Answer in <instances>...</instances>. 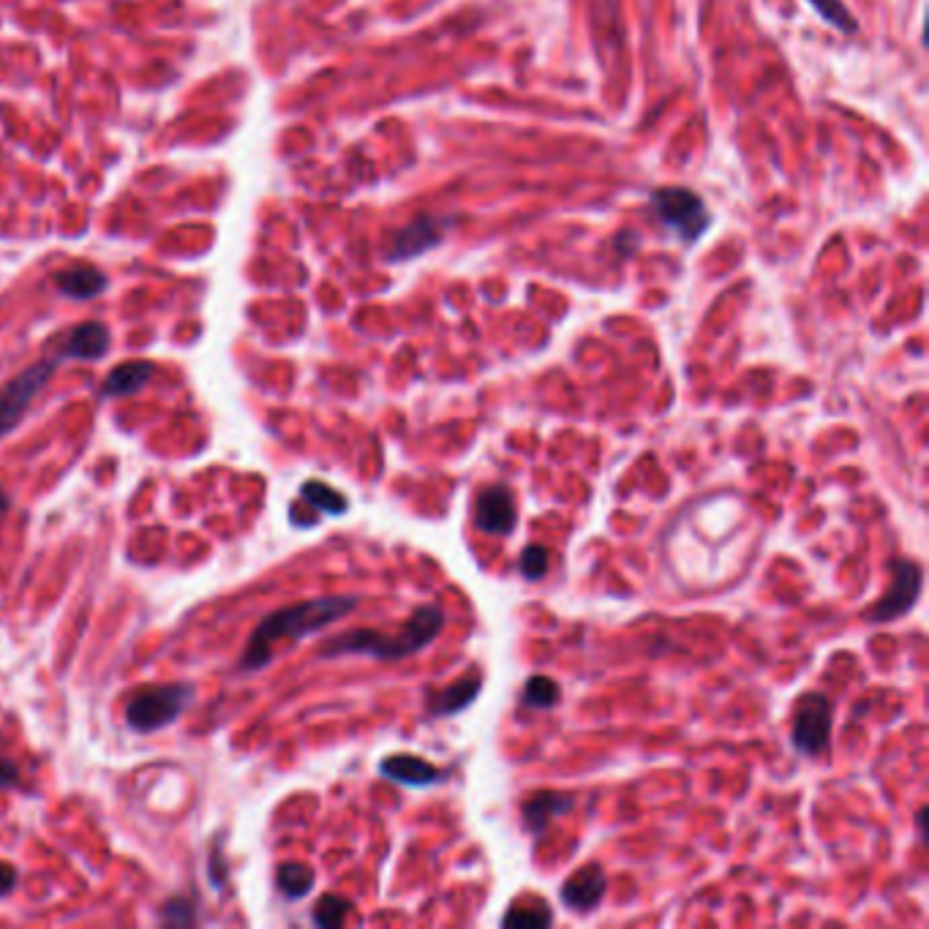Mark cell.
Returning a JSON list of instances; mask_svg holds the SVG:
<instances>
[{
  "label": "cell",
  "instance_id": "21",
  "mask_svg": "<svg viewBox=\"0 0 929 929\" xmlns=\"http://www.w3.org/2000/svg\"><path fill=\"white\" fill-rule=\"evenodd\" d=\"M553 913L546 902H537V905H513L502 918V927L508 929H542L551 927Z\"/></svg>",
  "mask_w": 929,
  "mask_h": 929
},
{
  "label": "cell",
  "instance_id": "9",
  "mask_svg": "<svg viewBox=\"0 0 929 929\" xmlns=\"http://www.w3.org/2000/svg\"><path fill=\"white\" fill-rule=\"evenodd\" d=\"M475 526L486 535L493 537H510L518 524L515 515V497L508 486L497 482V486H486L477 491L475 497Z\"/></svg>",
  "mask_w": 929,
  "mask_h": 929
},
{
  "label": "cell",
  "instance_id": "25",
  "mask_svg": "<svg viewBox=\"0 0 929 929\" xmlns=\"http://www.w3.org/2000/svg\"><path fill=\"white\" fill-rule=\"evenodd\" d=\"M159 921L164 927H192L197 921V913H194V902L186 896H172L170 902H164L159 913Z\"/></svg>",
  "mask_w": 929,
  "mask_h": 929
},
{
  "label": "cell",
  "instance_id": "19",
  "mask_svg": "<svg viewBox=\"0 0 929 929\" xmlns=\"http://www.w3.org/2000/svg\"><path fill=\"white\" fill-rule=\"evenodd\" d=\"M301 497L311 504L314 510L328 515H344L350 510V499L341 491H335L333 486L322 480H308L301 486Z\"/></svg>",
  "mask_w": 929,
  "mask_h": 929
},
{
  "label": "cell",
  "instance_id": "5",
  "mask_svg": "<svg viewBox=\"0 0 929 929\" xmlns=\"http://www.w3.org/2000/svg\"><path fill=\"white\" fill-rule=\"evenodd\" d=\"M649 205L655 219L684 243L700 241L711 224V216L706 210L704 199L684 186L657 188V192H651Z\"/></svg>",
  "mask_w": 929,
  "mask_h": 929
},
{
  "label": "cell",
  "instance_id": "23",
  "mask_svg": "<svg viewBox=\"0 0 929 929\" xmlns=\"http://www.w3.org/2000/svg\"><path fill=\"white\" fill-rule=\"evenodd\" d=\"M548 567H551V553H548L546 546L531 542V546H526L524 551H521L518 573L524 575L526 580H542L548 575Z\"/></svg>",
  "mask_w": 929,
  "mask_h": 929
},
{
  "label": "cell",
  "instance_id": "7",
  "mask_svg": "<svg viewBox=\"0 0 929 929\" xmlns=\"http://www.w3.org/2000/svg\"><path fill=\"white\" fill-rule=\"evenodd\" d=\"M921 564L913 562V559H896V562H891V584L889 589L878 597V602L867 611V622L891 624L896 622V619H902L907 611H913L916 600L921 597Z\"/></svg>",
  "mask_w": 929,
  "mask_h": 929
},
{
  "label": "cell",
  "instance_id": "16",
  "mask_svg": "<svg viewBox=\"0 0 929 929\" xmlns=\"http://www.w3.org/2000/svg\"><path fill=\"white\" fill-rule=\"evenodd\" d=\"M154 374H156V366L150 360L121 363V366L112 368L110 377L105 379L101 395H105V399H126V395L139 393V390L150 382Z\"/></svg>",
  "mask_w": 929,
  "mask_h": 929
},
{
  "label": "cell",
  "instance_id": "1",
  "mask_svg": "<svg viewBox=\"0 0 929 929\" xmlns=\"http://www.w3.org/2000/svg\"><path fill=\"white\" fill-rule=\"evenodd\" d=\"M760 518L736 491L709 493L687 504L662 537L665 570L689 595L736 584L760 546Z\"/></svg>",
  "mask_w": 929,
  "mask_h": 929
},
{
  "label": "cell",
  "instance_id": "24",
  "mask_svg": "<svg viewBox=\"0 0 929 929\" xmlns=\"http://www.w3.org/2000/svg\"><path fill=\"white\" fill-rule=\"evenodd\" d=\"M809 3H812L815 12H818L829 25L845 30V34H856V17L847 12L842 0H809Z\"/></svg>",
  "mask_w": 929,
  "mask_h": 929
},
{
  "label": "cell",
  "instance_id": "2",
  "mask_svg": "<svg viewBox=\"0 0 929 929\" xmlns=\"http://www.w3.org/2000/svg\"><path fill=\"white\" fill-rule=\"evenodd\" d=\"M360 606L357 597H319V600L297 602V606L279 608L270 616L257 624V629L248 638L246 651H243L241 668L243 671H259L273 662L279 644H297L308 635L319 633L328 624L350 616Z\"/></svg>",
  "mask_w": 929,
  "mask_h": 929
},
{
  "label": "cell",
  "instance_id": "26",
  "mask_svg": "<svg viewBox=\"0 0 929 929\" xmlns=\"http://www.w3.org/2000/svg\"><path fill=\"white\" fill-rule=\"evenodd\" d=\"M20 780V769L14 760H9L7 755H0V785L3 787H14Z\"/></svg>",
  "mask_w": 929,
  "mask_h": 929
},
{
  "label": "cell",
  "instance_id": "13",
  "mask_svg": "<svg viewBox=\"0 0 929 929\" xmlns=\"http://www.w3.org/2000/svg\"><path fill=\"white\" fill-rule=\"evenodd\" d=\"M379 774L384 780L401 782V785L410 787H426L433 782H442L448 777V771L439 769V766L428 763V760L417 758V755H390L379 763Z\"/></svg>",
  "mask_w": 929,
  "mask_h": 929
},
{
  "label": "cell",
  "instance_id": "3",
  "mask_svg": "<svg viewBox=\"0 0 929 929\" xmlns=\"http://www.w3.org/2000/svg\"><path fill=\"white\" fill-rule=\"evenodd\" d=\"M444 629V611L433 602L420 606L395 633L384 629H346V633L333 635L322 644L319 657L333 660V657H371L379 662H399L406 657L417 655L426 646H431Z\"/></svg>",
  "mask_w": 929,
  "mask_h": 929
},
{
  "label": "cell",
  "instance_id": "20",
  "mask_svg": "<svg viewBox=\"0 0 929 929\" xmlns=\"http://www.w3.org/2000/svg\"><path fill=\"white\" fill-rule=\"evenodd\" d=\"M559 698H562V689H559V684L553 682L551 676H542V673L531 676L529 682L524 684V693H521V704L529 706V709H537V711L553 709V706L559 704Z\"/></svg>",
  "mask_w": 929,
  "mask_h": 929
},
{
  "label": "cell",
  "instance_id": "4",
  "mask_svg": "<svg viewBox=\"0 0 929 929\" xmlns=\"http://www.w3.org/2000/svg\"><path fill=\"white\" fill-rule=\"evenodd\" d=\"M197 698L194 684H156L143 687L126 706V725L134 733H154L170 728Z\"/></svg>",
  "mask_w": 929,
  "mask_h": 929
},
{
  "label": "cell",
  "instance_id": "22",
  "mask_svg": "<svg viewBox=\"0 0 929 929\" xmlns=\"http://www.w3.org/2000/svg\"><path fill=\"white\" fill-rule=\"evenodd\" d=\"M350 913H352V902L346 900V896L325 894L322 900L317 902V907H314V924L325 929H335L350 918Z\"/></svg>",
  "mask_w": 929,
  "mask_h": 929
},
{
  "label": "cell",
  "instance_id": "12",
  "mask_svg": "<svg viewBox=\"0 0 929 929\" xmlns=\"http://www.w3.org/2000/svg\"><path fill=\"white\" fill-rule=\"evenodd\" d=\"M573 807H575L573 793L537 791L524 798V804H521V818H524L526 831H531V834H542V831L551 826L553 818L570 812Z\"/></svg>",
  "mask_w": 929,
  "mask_h": 929
},
{
  "label": "cell",
  "instance_id": "17",
  "mask_svg": "<svg viewBox=\"0 0 929 929\" xmlns=\"http://www.w3.org/2000/svg\"><path fill=\"white\" fill-rule=\"evenodd\" d=\"M56 284L63 295L74 301H90L107 290V276L94 265H72L66 270H58Z\"/></svg>",
  "mask_w": 929,
  "mask_h": 929
},
{
  "label": "cell",
  "instance_id": "14",
  "mask_svg": "<svg viewBox=\"0 0 929 929\" xmlns=\"http://www.w3.org/2000/svg\"><path fill=\"white\" fill-rule=\"evenodd\" d=\"M442 241V227L433 219H417L412 224H406L399 235L393 237V246H390L388 259L390 262H404V259H415L420 254H426L428 248H433Z\"/></svg>",
  "mask_w": 929,
  "mask_h": 929
},
{
  "label": "cell",
  "instance_id": "6",
  "mask_svg": "<svg viewBox=\"0 0 929 929\" xmlns=\"http://www.w3.org/2000/svg\"><path fill=\"white\" fill-rule=\"evenodd\" d=\"M831 725H834V706H831L829 695L804 693L793 706V725H791V744L798 755L804 758H818L829 749L831 742Z\"/></svg>",
  "mask_w": 929,
  "mask_h": 929
},
{
  "label": "cell",
  "instance_id": "15",
  "mask_svg": "<svg viewBox=\"0 0 929 929\" xmlns=\"http://www.w3.org/2000/svg\"><path fill=\"white\" fill-rule=\"evenodd\" d=\"M112 335L107 325L101 322H85L69 333L66 346H63L61 357H72V360H101L110 352Z\"/></svg>",
  "mask_w": 929,
  "mask_h": 929
},
{
  "label": "cell",
  "instance_id": "27",
  "mask_svg": "<svg viewBox=\"0 0 929 929\" xmlns=\"http://www.w3.org/2000/svg\"><path fill=\"white\" fill-rule=\"evenodd\" d=\"M17 880H20V872L12 867V864H0V896L12 894Z\"/></svg>",
  "mask_w": 929,
  "mask_h": 929
},
{
  "label": "cell",
  "instance_id": "18",
  "mask_svg": "<svg viewBox=\"0 0 929 929\" xmlns=\"http://www.w3.org/2000/svg\"><path fill=\"white\" fill-rule=\"evenodd\" d=\"M314 883H317V875L306 864L286 861L276 869V885L286 900H303V896L311 894Z\"/></svg>",
  "mask_w": 929,
  "mask_h": 929
},
{
  "label": "cell",
  "instance_id": "8",
  "mask_svg": "<svg viewBox=\"0 0 929 929\" xmlns=\"http://www.w3.org/2000/svg\"><path fill=\"white\" fill-rule=\"evenodd\" d=\"M56 368L58 360H39L3 384V390H0V439L20 426L28 406L34 404L36 395H39L52 379Z\"/></svg>",
  "mask_w": 929,
  "mask_h": 929
},
{
  "label": "cell",
  "instance_id": "11",
  "mask_svg": "<svg viewBox=\"0 0 929 929\" xmlns=\"http://www.w3.org/2000/svg\"><path fill=\"white\" fill-rule=\"evenodd\" d=\"M606 869L600 864H586V867L575 869L562 885V902L575 913H589L606 896Z\"/></svg>",
  "mask_w": 929,
  "mask_h": 929
},
{
  "label": "cell",
  "instance_id": "10",
  "mask_svg": "<svg viewBox=\"0 0 929 929\" xmlns=\"http://www.w3.org/2000/svg\"><path fill=\"white\" fill-rule=\"evenodd\" d=\"M482 689V673L469 671L461 679H455L450 687L442 689H428L426 693V714L439 720V717H453L459 711H464L466 706H472L477 700Z\"/></svg>",
  "mask_w": 929,
  "mask_h": 929
}]
</instances>
